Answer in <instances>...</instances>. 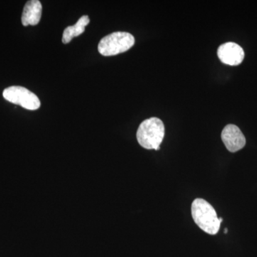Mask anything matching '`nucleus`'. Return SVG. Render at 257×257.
Returning <instances> with one entry per match:
<instances>
[{"label":"nucleus","instance_id":"f257e3e1","mask_svg":"<svg viewBox=\"0 0 257 257\" xmlns=\"http://www.w3.org/2000/svg\"><path fill=\"white\" fill-rule=\"evenodd\" d=\"M165 133L163 121L159 118L152 117L145 119L140 124L137 132V139L143 148L159 150Z\"/></svg>","mask_w":257,"mask_h":257},{"label":"nucleus","instance_id":"f03ea898","mask_svg":"<svg viewBox=\"0 0 257 257\" xmlns=\"http://www.w3.org/2000/svg\"><path fill=\"white\" fill-rule=\"evenodd\" d=\"M192 216L197 226L207 234H217L221 223L215 209L207 201L196 199L192 204Z\"/></svg>","mask_w":257,"mask_h":257},{"label":"nucleus","instance_id":"7ed1b4c3","mask_svg":"<svg viewBox=\"0 0 257 257\" xmlns=\"http://www.w3.org/2000/svg\"><path fill=\"white\" fill-rule=\"evenodd\" d=\"M135 42V37L128 32H113L101 39L98 45V51L105 57L119 55L131 49Z\"/></svg>","mask_w":257,"mask_h":257},{"label":"nucleus","instance_id":"20e7f679","mask_svg":"<svg viewBox=\"0 0 257 257\" xmlns=\"http://www.w3.org/2000/svg\"><path fill=\"white\" fill-rule=\"evenodd\" d=\"M3 96L7 101L23 106L28 110H37L41 106L40 99L36 94L20 86L7 88L3 92Z\"/></svg>","mask_w":257,"mask_h":257},{"label":"nucleus","instance_id":"39448f33","mask_svg":"<svg viewBox=\"0 0 257 257\" xmlns=\"http://www.w3.org/2000/svg\"><path fill=\"white\" fill-rule=\"evenodd\" d=\"M217 55L222 63L230 66H237L243 62L244 52L234 42H226L219 46Z\"/></svg>","mask_w":257,"mask_h":257},{"label":"nucleus","instance_id":"423d86ee","mask_svg":"<svg viewBox=\"0 0 257 257\" xmlns=\"http://www.w3.org/2000/svg\"><path fill=\"white\" fill-rule=\"evenodd\" d=\"M221 140L231 152L241 150L246 145V138L240 128L234 124H228L221 133Z\"/></svg>","mask_w":257,"mask_h":257},{"label":"nucleus","instance_id":"0eeeda50","mask_svg":"<svg viewBox=\"0 0 257 257\" xmlns=\"http://www.w3.org/2000/svg\"><path fill=\"white\" fill-rule=\"evenodd\" d=\"M42 12V6L40 1L38 0L28 1L25 5L23 15H22V23L24 26L37 25L41 20Z\"/></svg>","mask_w":257,"mask_h":257},{"label":"nucleus","instance_id":"6e6552de","mask_svg":"<svg viewBox=\"0 0 257 257\" xmlns=\"http://www.w3.org/2000/svg\"><path fill=\"white\" fill-rule=\"evenodd\" d=\"M89 22H90V20H89V17L87 15H84L82 18L79 19L75 25L67 27L64 30L63 35H62V42L64 44H68L72 41L74 37L82 35Z\"/></svg>","mask_w":257,"mask_h":257},{"label":"nucleus","instance_id":"1a4fd4ad","mask_svg":"<svg viewBox=\"0 0 257 257\" xmlns=\"http://www.w3.org/2000/svg\"><path fill=\"white\" fill-rule=\"evenodd\" d=\"M219 222L221 223L223 221L222 218H219Z\"/></svg>","mask_w":257,"mask_h":257},{"label":"nucleus","instance_id":"9d476101","mask_svg":"<svg viewBox=\"0 0 257 257\" xmlns=\"http://www.w3.org/2000/svg\"><path fill=\"white\" fill-rule=\"evenodd\" d=\"M224 233L225 234H226V233H227V229H225Z\"/></svg>","mask_w":257,"mask_h":257}]
</instances>
